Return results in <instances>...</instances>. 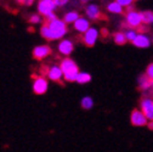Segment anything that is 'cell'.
Returning <instances> with one entry per match:
<instances>
[{"label": "cell", "instance_id": "8", "mask_svg": "<svg viewBox=\"0 0 153 152\" xmlns=\"http://www.w3.org/2000/svg\"><path fill=\"white\" fill-rule=\"evenodd\" d=\"M55 9H56L55 0H39V3H38V12L43 17L53 12Z\"/></svg>", "mask_w": 153, "mask_h": 152}, {"label": "cell", "instance_id": "5", "mask_svg": "<svg viewBox=\"0 0 153 152\" xmlns=\"http://www.w3.org/2000/svg\"><path fill=\"white\" fill-rule=\"evenodd\" d=\"M49 88V80L46 78V75H40L36 77L33 80V91L36 95H44L48 91Z\"/></svg>", "mask_w": 153, "mask_h": 152}, {"label": "cell", "instance_id": "12", "mask_svg": "<svg viewBox=\"0 0 153 152\" xmlns=\"http://www.w3.org/2000/svg\"><path fill=\"white\" fill-rule=\"evenodd\" d=\"M85 13L88 16V18L90 20H100V18H103V15L101 13V10L97 5L95 4H90L85 7Z\"/></svg>", "mask_w": 153, "mask_h": 152}, {"label": "cell", "instance_id": "3", "mask_svg": "<svg viewBox=\"0 0 153 152\" xmlns=\"http://www.w3.org/2000/svg\"><path fill=\"white\" fill-rule=\"evenodd\" d=\"M125 21L130 28L137 29L142 25V15H141V12H137L134 9L128 10V12L125 15Z\"/></svg>", "mask_w": 153, "mask_h": 152}, {"label": "cell", "instance_id": "19", "mask_svg": "<svg viewBox=\"0 0 153 152\" xmlns=\"http://www.w3.org/2000/svg\"><path fill=\"white\" fill-rule=\"evenodd\" d=\"M76 18H79V13L76 11H69L63 16V21L68 25V23H73Z\"/></svg>", "mask_w": 153, "mask_h": 152}, {"label": "cell", "instance_id": "29", "mask_svg": "<svg viewBox=\"0 0 153 152\" xmlns=\"http://www.w3.org/2000/svg\"><path fill=\"white\" fill-rule=\"evenodd\" d=\"M101 34H102L103 37H107V35H108V31H107L106 28H102V31H101Z\"/></svg>", "mask_w": 153, "mask_h": 152}, {"label": "cell", "instance_id": "6", "mask_svg": "<svg viewBox=\"0 0 153 152\" xmlns=\"http://www.w3.org/2000/svg\"><path fill=\"white\" fill-rule=\"evenodd\" d=\"M130 122L134 127H146L148 119L141 110H134L130 115Z\"/></svg>", "mask_w": 153, "mask_h": 152}, {"label": "cell", "instance_id": "22", "mask_svg": "<svg viewBox=\"0 0 153 152\" xmlns=\"http://www.w3.org/2000/svg\"><path fill=\"white\" fill-rule=\"evenodd\" d=\"M29 23L32 25H38V23H40L42 22V15L38 12V13H34V15H30L29 16Z\"/></svg>", "mask_w": 153, "mask_h": 152}, {"label": "cell", "instance_id": "11", "mask_svg": "<svg viewBox=\"0 0 153 152\" xmlns=\"http://www.w3.org/2000/svg\"><path fill=\"white\" fill-rule=\"evenodd\" d=\"M51 55V48L49 45H38L33 49V57L35 60H44Z\"/></svg>", "mask_w": 153, "mask_h": 152}, {"label": "cell", "instance_id": "7", "mask_svg": "<svg viewBox=\"0 0 153 152\" xmlns=\"http://www.w3.org/2000/svg\"><path fill=\"white\" fill-rule=\"evenodd\" d=\"M45 75H48V79L56 82V83H62L63 80V72L60 65H55L48 68Z\"/></svg>", "mask_w": 153, "mask_h": 152}, {"label": "cell", "instance_id": "2", "mask_svg": "<svg viewBox=\"0 0 153 152\" xmlns=\"http://www.w3.org/2000/svg\"><path fill=\"white\" fill-rule=\"evenodd\" d=\"M62 72H63V79L66 82H75L76 75L79 73V68L72 59H68V56L66 59H63L60 63Z\"/></svg>", "mask_w": 153, "mask_h": 152}, {"label": "cell", "instance_id": "14", "mask_svg": "<svg viewBox=\"0 0 153 152\" xmlns=\"http://www.w3.org/2000/svg\"><path fill=\"white\" fill-rule=\"evenodd\" d=\"M90 27V21L88 20V18L85 17H80L79 18H76V20L73 22V28L76 31V32H79V33H84L88 28Z\"/></svg>", "mask_w": 153, "mask_h": 152}, {"label": "cell", "instance_id": "4", "mask_svg": "<svg viewBox=\"0 0 153 152\" xmlns=\"http://www.w3.org/2000/svg\"><path fill=\"white\" fill-rule=\"evenodd\" d=\"M99 35H100V32L97 28L95 27H89L84 33H83V43L84 45H86L88 48H91L96 44L97 39H99Z\"/></svg>", "mask_w": 153, "mask_h": 152}, {"label": "cell", "instance_id": "23", "mask_svg": "<svg viewBox=\"0 0 153 152\" xmlns=\"http://www.w3.org/2000/svg\"><path fill=\"white\" fill-rule=\"evenodd\" d=\"M136 35H137V33H136V29H135V28H134V29H128V31L125 32V37H126L128 42H131V43H132V40L136 38Z\"/></svg>", "mask_w": 153, "mask_h": 152}, {"label": "cell", "instance_id": "31", "mask_svg": "<svg viewBox=\"0 0 153 152\" xmlns=\"http://www.w3.org/2000/svg\"><path fill=\"white\" fill-rule=\"evenodd\" d=\"M149 90L152 91V95H153V80H152V84H151V89Z\"/></svg>", "mask_w": 153, "mask_h": 152}, {"label": "cell", "instance_id": "28", "mask_svg": "<svg viewBox=\"0 0 153 152\" xmlns=\"http://www.w3.org/2000/svg\"><path fill=\"white\" fill-rule=\"evenodd\" d=\"M34 0H23V4L25 5H32Z\"/></svg>", "mask_w": 153, "mask_h": 152}, {"label": "cell", "instance_id": "16", "mask_svg": "<svg viewBox=\"0 0 153 152\" xmlns=\"http://www.w3.org/2000/svg\"><path fill=\"white\" fill-rule=\"evenodd\" d=\"M107 10L111 12V13H117V15H119V13H123L124 12V7L117 1H112V3H109L108 5H107Z\"/></svg>", "mask_w": 153, "mask_h": 152}, {"label": "cell", "instance_id": "25", "mask_svg": "<svg viewBox=\"0 0 153 152\" xmlns=\"http://www.w3.org/2000/svg\"><path fill=\"white\" fill-rule=\"evenodd\" d=\"M117 1L123 6V7H128V6H130V5H132V3H134V0H117Z\"/></svg>", "mask_w": 153, "mask_h": 152}, {"label": "cell", "instance_id": "33", "mask_svg": "<svg viewBox=\"0 0 153 152\" xmlns=\"http://www.w3.org/2000/svg\"><path fill=\"white\" fill-rule=\"evenodd\" d=\"M18 3H21V4H23V0H17Z\"/></svg>", "mask_w": 153, "mask_h": 152}, {"label": "cell", "instance_id": "32", "mask_svg": "<svg viewBox=\"0 0 153 152\" xmlns=\"http://www.w3.org/2000/svg\"><path fill=\"white\" fill-rule=\"evenodd\" d=\"M88 1H90V0H82V3H88Z\"/></svg>", "mask_w": 153, "mask_h": 152}, {"label": "cell", "instance_id": "27", "mask_svg": "<svg viewBox=\"0 0 153 152\" xmlns=\"http://www.w3.org/2000/svg\"><path fill=\"white\" fill-rule=\"evenodd\" d=\"M55 18H57L56 13H55V12H51V13H49L48 16H45V21H51V20H55Z\"/></svg>", "mask_w": 153, "mask_h": 152}, {"label": "cell", "instance_id": "24", "mask_svg": "<svg viewBox=\"0 0 153 152\" xmlns=\"http://www.w3.org/2000/svg\"><path fill=\"white\" fill-rule=\"evenodd\" d=\"M147 77L151 79V80H153V62L152 63H149L148 66H147V68H146V73H145Z\"/></svg>", "mask_w": 153, "mask_h": 152}, {"label": "cell", "instance_id": "18", "mask_svg": "<svg viewBox=\"0 0 153 152\" xmlns=\"http://www.w3.org/2000/svg\"><path fill=\"white\" fill-rule=\"evenodd\" d=\"M113 40H114V43H116L117 45H124V44L128 42L126 37H125V33H123V32H117V33H114V35H113Z\"/></svg>", "mask_w": 153, "mask_h": 152}, {"label": "cell", "instance_id": "9", "mask_svg": "<svg viewBox=\"0 0 153 152\" xmlns=\"http://www.w3.org/2000/svg\"><path fill=\"white\" fill-rule=\"evenodd\" d=\"M140 110L145 113L148 121H153V99L152 98H143L140 101Z\"/></svg>", "mask_w": 153, "mask_h": 152}, {"label": "cell", "instance_id": "20", "mask_svg": "<svg viewBox=\"0 0 153 152\" xmlns=\"http://www.w3.org/2000/svg\"><path fill=\"white\" fill-rule=\"evenodd\" d=\"M141 15H142V23L143 25H152L153 23V12L152 11H143Z\"/></svg>", "mask_w": 153, "mask_h": 152}, {"label": "cell", "instance_id": "17", "mask_svg": "<svg viewBox=\"0 0 153 152\" xmlns=\"http://www.w3.org/2000/svg\"><path fill=\"white\" fill-rule=\"evenodd\" d=\"M90 80H91V74L86 73V72H79L78 75H76V79H75V82L79 84H86Z\"/></svg>", "mask_w": 153, "mask_h": 152}, {"label": "cell", "instance_id": "21", "mask_svg": "<svg viewBox=\"0 0 153 152\" xmlns=\"http://www.w3.org/2000/svg\"><path fill=\"white\" fill-rule=\"evenodd\" d=\"M92 106H94V100H92L90 96L83 98V100H82V107H83L84 110H90Z\"/></svg>", "mask_w": 153, "mask_h": 152}, {"label": "cell", "instance_id": "26", "mask_svg": "<svg viewBox=\"0 0 153 152\" xmlns=\"http://www.w3.org/2000/svg\"><path fill=\"white\" fill-rule=\"evenodd\" d=\"M68 1H69V0H55V4H56V6H63Z\"/></svg>", "mask_w": 153, "mask_h": 152}, {"label": "cell", "instance_id": "1", "mask_svg": "<svg viewBox=\"0 0 153 152\" xmlns=\"http://www.w3.org/2000/svg\"><path fill=\"white\" fill-rule=\"evenodd\" d=\"M68 28L67 23L63 20L55 18L51 21H45V23L40 27V35L46 40H57L62 39L67 34Z\"/></svg>", "mask_w": 153, "mask_h": 152}, {"label": "cell", "instance_id": "30", "mask_svg": "<svg viewBox=\"0 0 153 152\" xmlns=\"http://www.w3.org/2000/svg\"><path fill=\"white\" fill-rule=\"evenodd\" d=\"M146 127H148L151 130H153V121H148V123H147Z\"/></svg>", "mask_w": 153, "mask_h": 152}, {"label": "cell", "instance_id": "10", "mask_svg": "<svg viewBox=\"0 0 153 152\" xmlns=\"http://www.w3.org/2000/svg\"><path fill=\"white\" fill-rule=\"evenodd\" d=\"M57 50H59V52H60L62 56L67 57V56H69V55L73 52V50H74V44H73V42L69 40V39H62V40L59 43V45H57Z\"/></svg>", "mask_w": 153, "mask_h": 152}, {"label": "cell", "instance_id": "15", "mask_svg": "<svg viewBox=\"0 0 153 152\" xmlns=\"http://www.w3.org/2000/svg\"><path fill=\"white\" fill-rule=\"evenodd\" d=\"M151 84H152V80L147 77L146 74L141 75L139 78V89L142 90V91H147L151 89Z\"/></svg>", "mask_w": 153, "mask_h": 152}, {"label": "cell", "instance_id": "13", "mask_svg": "<svg viewBox=\"0 0 153 152\" xmlns=\"http://www.w3.org/2000/svg\"><path fill=\"white\" fill-rule=\"evenodd\" d=\"M132 44L135 45L136 48H140V49H147L149 45H151V39L143 33H140L136 35V38L132 40Z\"/></svg>", "mask_w": 153, "mask_h": 152}]
</instances>
